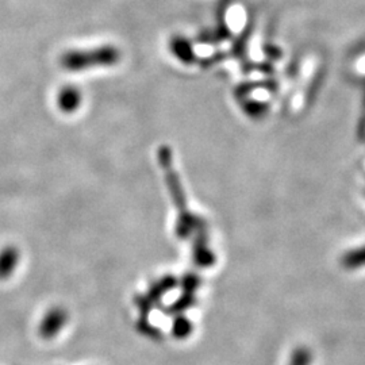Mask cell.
<instances>
[{
  "label": "cell",
  "mask_w": 365,
  "mask_h": 365,
  "mask_svg": "<svg viewBox=\"0 0 365 365\" xmlns=\"http://www.w3.org/2000/svg\"><path fill=\"white\" fill-rule=\"evenodd\" d=\"M19 264V250L15 247H4L0 250V279H9Z\"/></svg>",
  "instance_id": "cell-4"
},
{
  "label": "cell",
  "mask_w": 365,
  "mask_h": 365,
  "mask_svg": "<svg viewBox=\"0 0 365 365\" xmlns=\"http://www.w3.org/2000/svg\"><path fill=\"white\" fill-rule=\"evenodd\" d=\"M68 314L63 307H52L39 324V334L43 339H54L66 325Z\"/></svg>",
  "instance_id": "cell-2"
},
{
  "label": "cell",
  "mask_w": 365,
  "mask_h": 365,
  "mask_svg": "<svg viewBox=\"0 0 365 365\" xmlns=\"http://www.w3.org/2000/svg\"><path fill=\"white\" fill-rule=\"evenodd\" d=\"M57 107L61 113L66 114H73L78 110V107L83 102V93L78 86L66 84L60 88L57 92Z\"/></svg>",
  "instance_id": "cell-3"
},
{
  "label": "cell",
  "mask_w": 365,
  "mask_h": 365,
  "mask_svg": "<svg viewBox=\"0 0 365 365\" xmlns=\"http://www.w3.org/2000/svg\"><path fill=\"white\" fill-rule=\"evenodd\" d=\"M120 54L115 46L102 45L90 49H69L60 56V66L68 72H84L96 68L113 66Z\"/></svg>",
  "instance_id": "cell-1"
}]
</instances>
